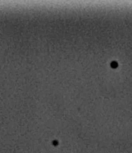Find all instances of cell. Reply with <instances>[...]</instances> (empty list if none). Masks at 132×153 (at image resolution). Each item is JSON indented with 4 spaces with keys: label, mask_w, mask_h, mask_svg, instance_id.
Returning a JSON list of instances; mask_svg holds the SVG:
<instances>
[{
    "label": "cell",
    "mask_w": 132,
    "mask_h": 153,
    "mask_svg": "<svg viewBox=\"0 0 132 153\" xmlns=\"http://www.w3.org/2000/svg\"><path fill=\"white\" fill-rule=\"evenodd\" d=\"M111 67L113 68H117V62H115V61L112 62Z\"/></svg>",
    "instance_id": "6da1fadb"
}]
</instances>
